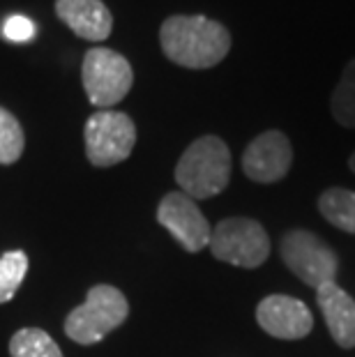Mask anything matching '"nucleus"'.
Here are the masks:
<instances>
[{
	"mask_svg": "<svg viewBox=\"0 0 355 357\" xmlns=\"http://www.w3.org/2000/svg\"><path fill=\"white\" fill-rule=\"evenodd\" d=\"M164 56L187 70H210L231 51V33L208 17H169L160 28Z\"/></svg>",
	"mask_w": 355,
	"mask_h": 357,
	"instance_id": "1",
	"label": "nucleus"
},
{
	"mask_svg": "<svg viewBox=\"0 0 355 357\" xmlns=\"http://www.w3.org/2000/svg\"><path fill=\"white\" fill-rule=\"evenodd\" d=\"M231 180V150L219 136H201L176 166V182L194 201L213 199L224 192Z\"/></svg>",
	"mask_w": 355,
	"mask_h": 357,
	"instance_id": "2",
	"label": "nucleus"
},
{
	"mask_svg": "<svg viewBox=\"0 0 355 357\" xmlns=\"http://www.w3.org/2000/svg\"><path fill=\"white\" fill-rule=\"evenodd\" d=\"M130 316V302L116 286L97 284L88 291V298L65 318V334L81 346H93L120 328Z\"/></svg>",
	"mask_w": 355,
	"mask_h": 357,
	"instance_id": "3",
	"label": "nucleus"
},
{
	"mask_svg": "<svg viewBox=\"0 0 355 357\" xmlns=\"http://www.w3.org/2000/svg\"><path fill=\"white\" fill-rule=\"evenodd\" d=\"M81 79L88 102L97 109L109 111L113 104L123 102L132 90L134 72L130 60L120 56L118 51L95 47L83 58Z\"/></svg>",
	"mask_w": 355,
	"mask_h": 357,
	"instance_id": "4",
	"label": "nucleus"
},
{
	"mask_svg": "<svg viewBox=\"0 0 355 357\" xmlns=\"http://www.w3.org/2000/svg\"><path fill=\"white\" fill-rule=\"evenodd\" d=\"M208 247L217 261L247 270L259 268L270 256V238L266 229L247 217L222 219L213 229Z\"/></svg>",
	"mask_w": 355,
	"mask_h": 357,
	"instance_id": "5",
	"label": "nucleus"
},
{
	"mask_svg": "<svg viewBox=\"0 0 355 357\" xmlns=\"http://www.w3.org/2000/svg\"><path fill=\"white\" fill-rule=\"evenodd\" d=\"M86 157L93 166H116L132 155L137 143V127L127 113L97 111L88 118L86 129Z\"/></svg>",
	"mask_w": 355,
	"mask_h": 357,
	"instance_id": "6",
	"label": "nucleus"
},
{
	"mask_svg": "<svg viewBox=\"0 0 355 357\" xmlns=\"http://www.w3.org/2000/svg\"><path fill=\"white\" fill-rule=\"evenodd\" d=\"M282 258L293 275L314 288L335 281L339 270L337 254L328 247V242L305 229H296L284 235Z\"/></svg>",
	"mask_w": 355,
	"mask_h": 357,
	"instance_id": "7",
	"label": "nucleus"
},
{
	"mask_svg": "<svg viewBox=\"0 0 355 357\" xmlns=\"http://www.w3.org/2000/svg\"><path fill=\"white\" fill-rule=\"evenodd\" d=\"M157 222L180 242L185 252L196 254L210 245L213 226L208 224L196 201L183 192H171L164 196L157 208Z\"/></svg>",
	"mask_w": 355,
	"mask_h": 357,
	"instance_id": "8",
	"label": "nucleus"
},
{
	"mask_svg": "<svg viewBox=\"0 0 355 357\" xmlns=\"http://www.w3.org/2000/svg\"><path fill=\"white\" fill-rule=\"evenodd\" d=\"M293 164V148L289 136L270 129L249 143L243 155V171L249 180L270 185L282 180Z\"/></svg>",
	"mask_w": 355,
	"mask_h": 357,
	"instance_id": "9",
	"label": "nucleus"
},
{
	"mask_svg": "<svg viewBox=\"0 0 355 357\" xmlns=\"http://www.w3.org/2000/svg\"><path fill=\"white\" fill-rule=\"evenodd\" d=\"M256 323L275 339H302L314 328V316L309 307L291 295H268L256 307Z\"/></svg>",
	"mask_w": 355,
	"mask_h": 357,
	"instance_id": "10",
	"label": "nucleus"
},
{
	"mask_svg": "<svg viewBox=\"0 0 355 357\" xmlns=\"http://www.w3.org/2000/svg\"><path fill=\"white\" fill-rule=\"evenodd\" d=\"M63 24L88 42H104L113 30V17L102 0H56Z\"/></svg>",
	"mask_w": 355,
	"mask_h": 357,
	"instance_id": "11",
	"label": "nucleus"
},
{
	"mask_svg": "<svg viewBox=\"0 0 355 357\" xmlns=\"http://www.w3.org/2000/svg\"><path fill=\"white\" fill-rule=\"evenodd\" d=\"M316 302L326 325L332 334V339L337 341L342 348L355 346V300L342 286H337L335 281L323 284L316 288Z\"/></svg>",
	"mask_w": 355,
	"mask_h": 357,
	"instance_id": "12",
	"label": "nucleus"
},
{
	"mask_svg": "<svg viewBox=\"0 0 355 357\" xmlns=\"http://www.w3.org/2000/svg\"><path fill=\"white\" fill-rule=\"evenodd\" d=\"M319 210L335 229L355 235V192L344 187H330L321 194Z\"/></svg>",
	"mask_w": 355,
	"mask_h": 357,
	"instance_id": "13",
	"label": "nucleus"
},
{
	"mask_svg": "<svg viewBox=\"0 0 355 357\" xmlns=\"http://www.w3.org/2000/svg\"><path fill=\"white\" fill-rule=\"evenodd\" d=\"M330 111L342 127L355 129V58L346 63L342 79L332 90Z\"/></svg>",
	"mask_w": 355,
	"mask_h": 357,
	"instance_id": "14",
	"label": "nucleus"
},
{
	"mask_svg": "<svg viewBox=\"0 0 355 357\" xmlns=\"http://www.w3.org/2000/svg\"><path fill=\"white\" fill-rule=\"evenodd\" d=\"M10 357H63V351L40 328H24L10 339Z\"/></svg>",
	"mask_w": 355,
	"mask_h": 357,
	"instance_id": "15",
	"label": "nucleus"
},
{
	"mask_svg": "<svg viewBox=\"0 0 355 357\" xmlns=\"http://www.w3.org/2000/svg\"><path fill=\"white\" fill-rule=\"evenodd\" d=\"M28 272V256L21 249L5 252L0 256V305L10 302L24 284Z\"/></svg>",
	"mask_w": 355,
	"mask_h": 357,
	"instance_id": "16",
	"label": "nucleus"
},
{
	"mask_svg": "<svg viewBox=\"0 0 355 357\" xmlns=\"http://www.w3.org/2000/svg\"><path fill=\"white\" fill-rule=\"evenodd\" d=\"M26 136L19 120L0 106V164H14L24 155Z\"/></svg>",
	"mask_w": 355,
	"mask_h": 357,
	"instance_id": "17",
	"label": "nucleus"
},
{
	"mask_svg": "<svg viewBox=\"0 0 355 357\" xmlns=\"http://www.w3.org/2000/svg\"><path fill=\"white\" fill-rule=\"evenodd\" d=\"M3 35H5V40L17 42V44L30 42L35 37V24L26 17H10L3 26Z\"/></svg>",
	"mask_w": 355,
	"mask_h": 357,
	"instance_id": "18",
	"label": "nucleus"
},
{
	"mask_svg": "<svg viewBox=\"0 0 355 357\" xmlns=\"http://www.w3.org/2000/svg\"><path fill=\"white\" fill-rule=\"evenodd\" d=\"M349 169H351V171L355 173V153H353V155L349 157Z\"/></svg>",
	"mask_w": 355,
	"mask_h": 357,
	"instance_id": "19",
	"label": "nucleus"
}]
</instances>
